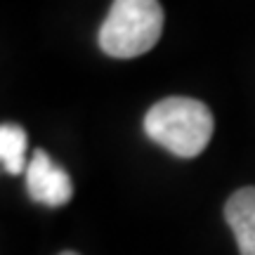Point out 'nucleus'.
Segmentation results:
<instances>
[{"mask_svg":"<svg viewBox=\"0 0 255 255\" xmlns=\"http://www.w3.org/2000/svg\"><path fill=\"white\" fill-rule=\"evenodd\" d=\"M213 114L199 100L165 97L156 102L144 116L149 139L180 158H194L208 146L213 137Z\"/></svg>","mask_w":255,"mask_h":255,"instance_id":"nucleus-1","label":"nucleus"},{"mask_svg":"<svg viewBox=\"0 0 255 255\" xmlns=\"http://www.w3.org/2000/svg\"><path fill=\"white\" fill-rule=\"evenodd\" d=\"M163 33V7L158 0H114L100 26L102 52L132 59L149 52Z\"/></svg>","mask_w":255,"mask_h":255,"instance_id":"nucleus-2","label":"nucleus"},{"mask_svg":"<svg viewBox=\"0 0 255 255\" xmlns=\"http://www.w3.org/2000/svg\"><path fill=\"white\" fill-rule=\"evenodd\" d=\"M24 175H26L28 196L36 203H43V206H50V208H59V206L71 201L73 196L71 177L43 149L33 151V156L28 158V168Z\"/></svg>","mask_w":255,"mask_h":255,"instance_id":"nucleus-3","label":"nucleus"},{"mask_svg":"<svg viewBox=\"0 0 255 255\" xmlns=\"http://www.w3.org/2000/svg\"><path fill=\"white\" fill-rule=\"evenodd\" d=\"M225 220L241 255H255V187L237 189L225 203Z\"/></svg>","mask_w":255,"mask_h":255,"instance_id":"nucleus-4","label":"nucleus"},{"mask_svg":"<svg viewBox=\"0 0 255 255\" xmlns=\"http://www.w3.org/2000/svg\"><path fill=\"white\" fill-rule=\"evenodd\" d=\"M0 161L5 173L19 175L26 173V132L14 123H2L0 128Z\"/></svg>","mask_w":255,"mask_h":255,"instance_id":"nucleus-5","label":"nucleus"},{"mask_svg":"<svg viewBox=\"0 0 255 255\" xmlns=\"http://www.w3.org/2000/svg\"><path fill=\"white\" fill-rule=\"evenodd\" d=\"M59 255H78V253H73V251H64V253H59Z\"/></svg>","mask_w":255,"mask_h":255,"instance_id":"nucleus-6","label":"nucleus"}]
</instances>
